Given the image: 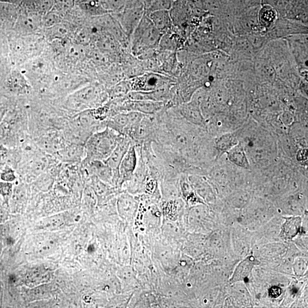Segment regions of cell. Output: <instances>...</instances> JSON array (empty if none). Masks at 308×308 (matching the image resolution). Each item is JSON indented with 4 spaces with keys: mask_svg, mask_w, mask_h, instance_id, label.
I'll return each instance as SVG.
<instances>
[{
    "mask_svg": "<svg viewBox=\"0 0 308 308\" xmlns=\"http://www.w3.org/2000/svg\"><path fill=\"white\" fill-rule=\"evenodd\" d=\"M132 143L133 142L129 137L122 135L114 151L104 161V163L113 171H118L120 162Z\"/></svg>",
    "mask_w": 308,
    "mask_h": 308,
    "instance_id": "7",
    "label": "cell"
},
{
    "mask_svg": "<svg viewBox=\"0 0 308 308\" xmlns=\"http://www.w3.org/2000/svg\"><path fill=\"white\" fill-rule=\"evenodd\" d=\"M58 18L56 15L54 14H48L44 20V25L47 27L54 26L58 24Z\"/></svg>",
    "mask_w": 308,
    "mask_h": 308,
    "instance_id": "22",
    "label": "cell"
},
{
    "mask_svg": "<svg viewBox=\"0 0 308 308\" xmlns=\"http://www.w3.org/2000/svg\"><path fill=\"white\" fill-rule=\"evenodd\" d=\"M7 242L8 244H12L14 243V240H12V238H8L7 239Z\"/></svg>",
    "mask_w": 308,
    "mask_h": 308,
    "instance_id": "27",
    "label": "cell"
},
{
    "mask_svg": "<svg viewBox=\"0 0 308 308\" xmlns=\"http://www.w3.org/2000/svg\"><path fill=\"white\" fill-rule=\"evenodd\" d=\"M182 114L187 118L194 123L200 124L202 121V118L200 111L198 110V108L194 106H185L182 110Z\"/></svg>",
    "mask_w": 308,
    "mask_h": 308,
    "instance_id": "17",
    "label": "cell"
},
{
    "mask_svg": "<svg viewBox=\"0 0 308 308\" xmlns=\"http://www.w3.org/2000/svg\"><path fill=\"white\" fill-rule=\"evenodd\" d=\"M126 102L121 110L135 112L146 115L155 114L164 106L163 102L150 100H132Z\"/></svg>",
    "mask_w": 308,
    "mask_h": 308,
    "instance_id": "6",
    "label": "cell"
},
{
    "mask_svg": "<svg viewBox=\"0 0 308 308\" xmlns=\"http://www.w3.org/2000/svg\"><path fill=\"white\" fill-rule=\"evenodd\" d=\"M118 209L122 217L128 220H132L138 208V201L132 194H122L117 202Z\"/></svg>",
    "mask_w": 308,
    "mask_h": 308,
    "instance_id": "9",
    "label": "cell"
},
{
    "mask_svg": "<svg viewBox=\"0 0 308 308\" xmlns=\"http://www.w3.org/2000/svg\"><path fill=\"white\" fill-rule=\"evenodd\" d=\"M84 54L83 48L79 46H72L70 48V50H68V54L70 58L74 59H80Z\"/></svg>",
    "mask_w": 308,
    "mask_h": 308,
    "instance_id": "21",
    "label": "cell"
},
{
    "mask_svg": "<svg viewBox=\"0 0 308 308\" xmlns=\"http://www.w3.org/2000/svg\"><path fill=\"white\" fill-rule=\"evenodd\" d=\"M7 105L4 100H0V124L2 122L8 112Z\"/></svg>",
    "mask_w": 308,
    "mask_h": 308,
    "instance_id": "26",
    "label": "cell"
},
{
    "mask_svg": "<svg viewBox=\"0 0 308 308\" xmlns=\"http://www.w3.org/2000/svg\"><path fill=\"white\" fill-rule=\"evenodd\" d=\"M282 294V289L276 286L270 288L269 290V295L272 298H278Z\"/></svg>",
    "mask_w": 308,
    "mask_h": 308,
    "instance_id": "25",
    "label": "cell"
},
{
    "mask_svg": "<svg viewBox=\"0 0 308 308\" xmlns=\"http://www.w3.org/2000/svg\"><path fill=\"white\" fill-rule=\"evenodd\" d=\"M52 35L55 36V37L62 38L64 35H66L67 32L66 28L62 26H60L58 25V24L54 26H52Z\"/></svg>",
    "mask_w": 308,
    "mask_h": 308,
    "instance_id": "23",
    "label": "cell"
},
{
    "mask_svg": "<svg viewBox=\"0 0 308 308\" xmlns=\"http://www.w3.org/2000/svg\"><path fill=\"white\" fill-rule=\"evenodd\" d=\"M176 0H148L144 2L146 14L157 10H170Z\"/></svg>",
    "mask_w": 308,
    "mask_h": 308,
    "instance_id": "16",
    "label": "cell"
},
{
    "mask_svg": "<svg viewBox=\"0 0 308 308\" xmlns=\"http://www.w3.org/2000/svg\"><path fill=\"white\" fill-rule=\"evenodd\" d=\"M301 224V218L294 216L286 218L282 226L281 234L282 238L292 239L294 238L300 230Z\"/></svg>",
    "mask_w": 308,
    "mask_h": 308,
    "instance_id": "12",
    "label": "cell"
},
{
    "mask_svg": "<svg viewBox=\"0 0 308 308\" xmlns=\"http://www.w3.org/2000/svg\"><path fill=\"white\" fill-rule=\"evenodd\" d=\"M228 156L231 161L240 167L246 168H249L248 162L242 145H236L231 148Z\"/></svg>",
    "mask_w": 308,
    "mask_h": 308,
    "instance_id": "15",
    "label": "cell"
},
{
    "mask_svg": "<svg viewBox=\"0 0 308 308\" xmlns=\"http://www.w3.org/2000/svg\"><path fill=\"white\" fill-rule=\"evenodd\" d=\"M257 262L258 261L255 260L252 256L246 258L237 266L230 282H236L248 281L252 273V269L257 264Z\"/></svg>",
    "mask_w": 308,
    "mask_h": 308,
    "instance_id": "10",
    "label": "cell"
},
{
    "mask_svg": "<svg viewBox=\"0 0 308 308\" xmlns=\"http://www.w3.org/2000/svg\"><path fill=\"white\" fill-rule=\"evenodd\" d=\"M146 14L160 33L163 34L171 26L172 20L169 10H157Z\"/></svg>",
    "mask_w": 308,
    "mask_h": 308,
    "instance_id": "11",
    "label": "cell"
},
{
    "mask_svg": "<svg viewBox=\"0 0 308 308\" xmlns=\"http://www.w3.org/2000/svg\"><path fill=\"white\" fill-rule=\"evenodd\" d=\"M6 88L8 90L15 94H26L30 90L26 78L19 74L12 75L8 80Z\"/></svg>",
    "mask_w": 308,
    "mask_h": 308,
    "instance_id": "13",
    "label": "cell"
},
{
    "mask_svg": "<svg viewBox=\"0 0 308 308\" xmlns=\"http://www.w3.org/2000/svg\"><path fill=\"white\" fill-rule=\"evenodd\" d=\"M145 14L144 2H139L128 6L120 13V22L126 34L132 36Z\"/></svg>",
    "mask_w": 308,
    "mask_h": 308,
    "instance_id": "4",
    "label": "cell"
},
{
    "mask_svg": "<svg viewBox=\"0 0 308 308\" xmlns=\"http://www.w3.org/2000/svg\"><path fill=\"white\" fill-rule=\"evenodd\" d=\"M0 296H1V288H0ZM1 298V297H0Z\"/></svg>",
    "mask_w": 308,
    "mask_h": 308,
    "instance_id": "28",
    "label": "cell"
},
{
    "mask_svg": "<svg viewBox=\"0 0 308 308\" xmlns=\"http://www.w3.org/2000/svg\"><path fill=\"white\" fill-rule=\"evenodd\" d=\"M10 148L0 143V163L5 162L9 153Z\"/></svg>",
    "mask_w": 308,
    "mask_h": 308,
    "instance_id": "24",
    "label": "cell"
},
{
    "mask_svg": "<svg viewBox=\"0 0 308 308\" xmlns=\"http://www.w3.org/2000/svg\"><path fill=\"white\" fill-rule=\"evenodd\" d=\"M101 100L100 89L95 86H89L80 89L71 95L68 100V108L74 110L95 107Z\"/></svg>",
    "mask_w": 308,
    "mask_h": 308,
    "instance_id": "3",
    "label": "cell"
},
{
    "mask_svg": "<svg viewBox=\"0 0 308 308\" xmlns=\"http://www.w3.org/2000/svg\"><path fill=\"white\" fill-rule=\"evenodd\" d=\"M138 157L136 146L132 143L125 154L118 168L119 184H123L130 180L137 166Z\"/></svg>",
    "mask_w": 308,
    "mask_h": 308,
    "instance_id": "5",
    "label": "cell"
},
{
    "mask_svg": "<svg viewBox=\"0 0 308 308\" xmlns=\"http://www.w3.org/2000/svg\"><path fill=\"white\" fill-rule=\"evenodd\" d=\"M126 3L127 0H104L103 7L105 10L118 14L125 9Z\"/></svg>",
    "mask_w": 308,
    "mask_h": 308,
    "instance_id": "18",
    "label": "cell"
},
{
    "mask_svg": "<svg viewBox=\"0 0 308 308\" xmlns=\"http://www.w3.org/2000/svg\"><path fill=\"white\" fill-rule=\"evenodd\" d=\"M121 136L108 126L93 133L84 144V158L104 162L114 151Z\"/></svg>",
    "mask_w": 308,
    "mask_h": 308,
    "instance_id": "1",
    "label": "cell"
},
{
    "mask_svg": "<svg viewBox=\"0 0 308 308\" xmlns=\"http://www.w3.org/2000/svg\"><path fill=\"white\" fill-rule=\"evenodd\" d=\"M56 153L60 160L68 164L80 163L86 156L84 146L76 144L64 146Z\"/></svg>",
    "mask_w": 308,
    "mask_h": 308,
    "instance_id": "8",
    "label": "cell"
},
{
    "mask_svg": "<svg viewBox=\"0 0 308 308\" xmlns=\"http://www.w3.org/2000/svg\"><path fill=\"white\" fill-rule=\"evenodd\" d=\"M278 17V11L272 6L264 4L258 12V19L262 25H270Z\"/></svg>",
    "mask_w": 308,
    "mask_h": 308,
    "instance_id": "14",
    "label": "cell"
},
{
    "mask_svg": "<svg viewBox=\"0 0 308 308\" xmlns=\"http://www.w3.org/2000/svg\"><path fill=\"white\" fill-rule=\"evenodd\" d=\"M13 184L10 182L0 181V194L6 200L12 194Z\"/></svg>",
    "mask_w": 308,
    "mask_h": 308,
    "instance_id": "20",
    "label": "cell"
},
{
    "mask_svg": "<svg viewBox=\"0 0 308 308\" xmlns=\"http://www.w3.org/2000/svg\"><path fill=\"white\" fill-rule=\"evenodd\" d=\"M162 34L145 12L132 34L133 52L137 56L147 54L148 51L160 44Z\"/></svg>",
    "mask_w": 308,
    "mask_h": 308,
    "instance_id": "2",
    "label": "cell"
},
{
    "mask_svg": "<svg viewBox=\"0 0 308 308\" xmlns=\"http://www.w3.org/2000/svg\"><path fill=\"white\" fill-rule=\"evenodd\" d=\"M23 25L25 31H34L38 28L39 22L37 18H34V16H26L23 20Z\"/></svg>",
    "mask_w": 308,
    "mask_h": 308,
    "instance_id": "19",
    "label": "cell"
}]
</instances>
